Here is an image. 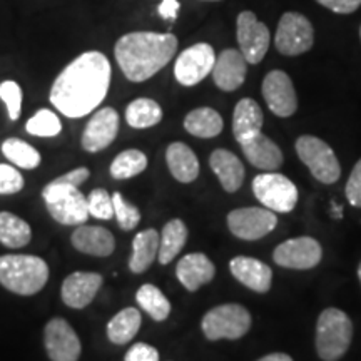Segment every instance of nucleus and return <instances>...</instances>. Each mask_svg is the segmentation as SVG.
<instances>
[{"instance_id": "nucleus-45", "label": "nucleus", "mask_w": 361, "mask_h": 361, "mask_svg": "<svg viewBox=\"0 0 361 361\" xmlns=\"http://www.w3.org/2000/svg\"><path fill=\"white\" fill-rule=\"evenodd\" d=\"M358 278H360V281H361V263L358 266Z\"/></svg>"}, {"instance_id": "nucleus-6", "label": "nucleus", "mask_w": 361, "mask_h": 361, "mask_svg": "<svg viewBox=\"0 0 361 361\" xmlns=\"http://www.w3.org/2000/svg\"><path fill=\"white\" fill-rule=\"evenodd\" d=\"M201 328L209 341L239 340L250 331L251 314L241 305H221L207 311Z\"/></svg>"}, {"instance_id": "nucleus-16", "label": "nucleus", "mask_w": 361, "mask_h": 361, "mask_svg": "<svg viewBox=\"0 0 361 361\" xmlns=\"http://www.w3.org/2000/svg\"><path fill=\"white\" fill-rule=\"evenodd\" d=\"M119 133V114L112 107H102L90 117L82 134V147L87 152H99L109 147Z\"/></svg>"}, {"instance_id": "nucleus-46", "label": "nucleus", "mask_w": 361, "mask_h": 361, "mask_svg": "<svg viewBox=\"0 0 361 361\" xmlns=\"http://www.w3.org/2000/svg\"><path fill=\"white\" fill-rule=\"evenodd\" d=\"M207 2H219V0H207Z\"/></svg>"}, {"instance_id": "nucleus-9", "label": "nucleus", "mask_w": 361, "mask_h": 361, "mask_svg": "<svg viewBox=\"0 0 361 361\" xmlns=\"http://www.w3.org/2000/svg\"><path fill=\"white\" fill-rule=\"evenodd\" d=\"M314 30L303 13H283L278 24L274 44L283 56H301L313 47Z\"/></svg>"}, {"instance_id": "nucleus-21", "label": "nucleus", "mask_w": 361, "mask_h": 361, "mask_svg": "<svg viewBox=\"0 0 361 361\" xmlns=\"http://www.w3.org/2000/svg\"><path fill=\"white\" fill-rule=\"evenodd\" d=\"M214 274L216 268L213 261L202 252L186 255L176 266V276L188 291H197L201 286L213 281Z\"/></svg>"}, {"instance_id": "nucleus-44", "label": "nucleus", "mask_w": 361, "mask_h": 361, "mask_svg": "<svg viewBox=\"0 0 361 361\" xmlns=\"http://www.w3.org/2000/svg\"><path fill=\"white\" fill-rule=\"evenodd\" d=\"M258 361H293V358L286 353H271V355L263 356V358Z\"/></svg>"}, {"instance_id": "nucleus-13", "label": "nucleus", "mask_w": 361, "mask_h": 361, "mask_svg": "<svg viewBox=\"0 0 361 361\" xmlns=\"http://www.w3.org/2000/svg\"><path fill=\"white\" fill-rule=\"evenodd\" d=\"M322 258V245L310 236L288 239L273 252L274 263L288 269H311L319 264Z\"/></svg>"}, {"instance_id": "nucleus-38", "label": "nucleus", "mask_w": 361, "mask_h": 361, "mask_svg": "<svg viewBox=\"0 0 361 361\" xmlns=\"http://www.w3.org/2000/svg\"><path fill=\"white\" fill-rule=\"evenodd\" d=\"M0 99L7 107V114L11 121H17L22 112V89L16 80H4L0 84Z\"/></svg>"}, {"instance_id": "nucleus-35", "label": "nucleus", "mask_w": 361, "mask_h": 361, "mask_svg": "<svg viewBox=\"0 0 361 361\" xmlns=\"http://www.w3.org/2000/svg\"><path fill=\"white\" fill-rule=\"evenodd\" d=\"M27 133L37 137H56L61 134L62 123L59 116L51 109H40L27 121Z\"/></svg>"}, {"instance_id": "nucleus-34", "label": "nucleus", "mask_w": 361, "mask_h": 361, "mask_svg": "<svg viewBox=\"0 0 361 361\" xmlns=\"http://www.w3.org/2000/svg\"><path fill=\"white\" fill-rule=\"evenodd\" d=\"M147 168V156L139 149H126L112 161L109 173L114 179H129Z\"/></svg>"}, {"instance_id": "nucleus-43", "label": "nucleus", "mask_w": 361, "mask_h": 361, "mask_svg": "<svg viewBox=\"0 0 361 361\" xmlns=\"http://www.w3.org/2000/svg\"><path fill=\"white\" fill-rule=\"evenodd\" d=\"M180 8L179 0H162L157 7V12L164 20H176L178 19V12Z\"/></svg>"}, {"instance_id": "nucleus-19", "label": "nucleus", "mask_w": 361, "mask_h": 361, "mask_svg": "<svg viewBox=\"0 0 361 361\" xmlns=\"http://www.w3.org/2000/svg\"><path fill=\"white\" fill-rule=\"evenodd\" d=\"M245 152L246 159L251 162L255 168L263 171H276L283 164V152L278 144L271 141L268 135L263 133H256L250 137L243 139L238 142Z\"/></svg>"}, {"instance_id": "nucleus-17", "label": "nucleus", "mask_w": 361, "mask_h": 361, "mask_svg": "<svg viewBox=\"0 0 361 361\" xmlns=\"http://www.w3.org/2000/svg\"><path fill=\"white\" fill-rule=\"evenodd\" d=\"M102 286V276L97 273L78 271L72 273L62 283L61 296L62 301L74 310H82L92 303L97 291Z\"/></svg>"}, {"instance_id": "nucleus-47", "label": "nucleus", "mask_w": 361, "mask_h": 361, "mask_svg": "<svg viewBox=\"0 0 361 361\" xmlns=\"http://www.w3.org/2000/svg\"><path fill=\"white\" fill-rule=\"evenodd\" d=\"M360 37H361V27H360Z\"/></svg>"}, {"instance_id": "nucleus-28", "label": "nucleus", "mask_w": 361, "mask_h": 361, "mask_svg": "<svg viewBox=\"0 0 361 361\" xmlns=\"http://www.w3.org/2000/svg\"><path fill=\"white\" fill-rule=\"evenodd\" d=\"M141 323V311L135 308H124L107 323V338L114 345H126L137 335Z\"/></svg>"}, {"instance_id": "nucleus-20", "label": "nucleus", "mask_w": 361, "mask_h": 361, "mask_svg": "<svg viewBox=\"0 0 361 361\" xmlns=\"http://www.w3.org/2000/svg\"><path fill=\"white\" fill-rule=\"evenodd\" d=\"M233 276L256 293H268L273 281V271L263 261L250 256H236L229 263Z\"/></svg>"}, {"instance_id": "nucleus-41", "label": "nucleus", "mask_w": 361, "mask_h": 361, "mask_svg": "<svg viewBox=\"0 0 361 361\" xmlns=\"http://www.w3.org/2000/svg\"><path fill=\"white\" fill-rule=\"evenodd\" d=\"M124 361H159V351L147 343H135L126 353Z\"/></svg>"}, {"instance_id": "nucleus-1", "label": "nucleus", "mask_w": 361, "mask_h": 361, "mask_svg": "<svg viewBox=\"0 0 361 361\" xmlns=\"http://www.w3.org/2000/svg\"><path fill=\"white\" fill-rule=\"evenodd\" d=\"M111 78L109 59L99 51L84 52L57 75L49 99L61 114L80 119L101 106L109 92Z\"/></svg>"}, {"instance_id": "nucleus-42", "label": "nucleus", "mask_w": 361, "mask_h": 361, "mask_svg": "<svg viewBox=\"0 0 361 361\" xmlns=\"http://www.w3.org/2000/svg\"><path fill=\"white\" fill-rule=\"evenodd\" d=\"M335 13H351L361 6V0H316Z\"/></svg>"}, {"instance_id": "nucleus-33", "label": "nucleus", "mask_w": 361, "mask_h": 361, "mask_svg": "<svg viewBox=\"0 0 361 361\" xmlns=\"http://www.w3.org/2000/svg\"><path fill=\"white\" fill-rule=\"evenodd\" d=\"M2 154L22 169H35L42 161L37 149L17 137H8L2 142Z\"/></svg>"}, {"instance_id": "nucleus-31", "label": "nucleus", "mask_w": 361, "mask_h": 361, "mask_svg": "<svg viewBox=\"0 0 361 361\" xmlns=\"http://www.w3.org/2000/svg\"><path fill=\"white\" fill-rule=\"evenodd\" d=\"M162 109L156 101L147 97H139L133 101L126 109V121L134 129H147L159 124Z\"/></svg>"}, {"instance_id": "nucleus-36", "label": "nucleus", "mask_w": 361, "mask_h": 361, "mask_svg": "<svg viewBox=\"0 0 361 361\" xmlns=\"http://www.w3.org/2000/svg\"><path fill=\"white\" fill-rule=\"evenodd\" d=\"M112 204H114V218L117 219V224L121 226V229L124 231H130L141 221V213L134 204H130L124 200V196L121 192L112 194Z\"/></svg>"}, {"instance_id": "nucleus-14", "label": "nucleus", "mask_w": 361, "mask_h": 361, "mask_svg": "<svg viewBox=\"0 0 361 361\" xmlns=\"http://www.w3.org/2000/svg\"><path fill=\"white\" fill-rule=\"evenodd\" d=\"M44 343L52 361H78L82 351L78 333L62 318H54L45 324Z\"/></svg>"}, {"instance_id": "nucleus-12", "label": "nucleus", "mask_w": 361, "mask_h": 361, "mask_svg": "<svg viewBox=\"0 0 361 361\" xmlns=\"http://www.w3.org/2000/svg\"><path fill=\"white\" fill-rule=\"evenodd\" d=\"M236 25L239 51L245 56L247 64H259L269 49V29L250 11L239 13Z\"/></svg>"}, {"instance_id": "nucleus-27", "label": "nucleus", "mask_w": 361, "mask_h": 361, "mask_svg": "<svg viewBox=\"0 0 361 361\" xmlns=\"http://www.w3.org/2000/svg\"><path fill=\"white\" fill-rule=\"evenodd\" d=\"M224 128L223 117L211 107H197L189 112L184 119V129L191 135L201 139H211L221 134Z\"/></svg>"}, {"instance_id": "nucleus-11", "label": "nucleus", "mask_w": 361, "mask_h": 361, "mask_svg": "<svg viewBox=\"0 0 361 361\" xmlns=\"http://www.w3.org/2000/svg\"><path fill=\"white\" fill-rule=\"evenodd\" d=\"M278 218L266 207H239L228 214V228L245 241H258L276 228Z\"/></svg>"}, {"instance_id": "nucleus-29", "label": "nucleus", "mask_w": 361, "mask_h": 361, "mask_svg": "<svg viewBox=\"0 0 361 361\" xmlns=\"http://www.w3.org/2000/svg\"><path fill=\"white\" fill-rule=\"evenodd\" d=\"M188 241V228L180 219H173L164 226L159 243V263L169 264L179 255Z\"/></svg>"}, {"instance_id": "nucleus-10", "label": "nucleus", "mask_w": 361, "mask_h": 361, "mask_svg": "<svg viewBox=\"0 0 361 361\" xmlns=\"http://www.w3.org/2000/svg\"><path fill=\"white\" fill-rule=\"evenodd\" d=\"M216 62L214 49L209 44L200 42L179 54L174 64V78L180 85L192 87L213 72Z\"/></svg>"}, {"instance_id": "nucleus-15", "label": "nucleus", "mask_w": 361, "mask_h": 361, "mask_svg": "<svg viewBox=\"0 0 361 361\" xmlns=\"http://www.w3.org/2000/svg\"><path fill=\"white\" fill-rule=\"evenodd\" d=\"M263 97L269 111L278 117H290L298 109V97L290 75L283 71H271L263 80Z\"/></svg>"}, {"instance_id": "nucleus-26", "label": "nucleus", "mask_w": 361, "mask_h": 361, "mask_svg": "<svg viewBox=\"0 0 361 361\" xmlns=\"http://www.w3.org/2000/svg\"><path fill=\"white\" fill-rule=\"evenodd\" d=\"M159 233L156 229H144L135 234L133 241V256L129 259V269L135 274H141L154 263L159 255Z\"/></svg>"}, {"instance_id": "nucleus-5", "label": "nucleus", "mask_w": 361, "mask_h": 361, "mask_svg": "<svg viewBox=\"0 0 361 361\" xmlns=\"http://www.w3.org/2000/svg\"><path fill=\"white\" fill-rule=\"evenodd\" d=\"M42 197L49 214L64 226H80L89 219L87 197L79 188L67 184L61 178L54 179L44 188Z\"/></svg>"}, {"instance_id": "nucleus-23", "label": "nucleus", "mask_w": 361, "mask_h": 361, "mask_svg": "<svg viewBox=\"0 0 361 361\" xmlns=\"http://www.w3.org/2000/svg\"><path fill=\"white\" fill-rule=\"evenodd\" d=\"M209 166L213 173L218 176L224 191L234 192L241 188L243 180H245V166L231 151L216 149L209 157Z\"/></svg>"}, {"instance_id": "nucleus-39", "label": "nucleus", "mask_w": 361, "mask_h": 361, "mask_svg": "<svg viewBox=\"0 0 361 361\" xmlns=\"http://www.w3.org/2000/svg\"><path fill=\"white\" fill-rule=\"evenodd\" d=\"M24 188V178L13 166L0 164V194H16Z\"/></svg>"}, {"instance_id": "nucleus-2", "label": "nucleus", "mask_w": 361, "mask_h": 361, "mask_svg": "<svg viewBox=\"0 0 361 361\" xmlns=\"http://www.w3.org/2000/svg\"><path fill=\"white\" fill-rule=\"evenodd\" d=\"M178 51L174 34L129 32L116 42L114 56L130 82H144L169 64Z\"/></svg>"}, {"instance_id": "nucleus-7", "label": "nucleus", "mask_w": 361, "mask_h": 361, "mask_svg": "<svg viewBox=\"0 0 361 361\" xmlns=\"http://www.w3.org/2000/svg\"><path fill=\"white\" fill-rule=\"evenodd\" d=\"M252 191L256 200L266 209L273 213H291L298 202V189L295 183L284 174L266 171L263 174L255 176L252 179Z\"/></svg>"}, {"instance_id": "nucleus-22", "label": "nucleus", "mask_w": 361, "mask_h": 361, "mask_svg": "<svg viewBox=\"0 0 361 361\" xmlns=\"http://www.w3.org/2000/svg\"><path fill=\"white\" fill-rule=\"evenodd\" d=\"M72 246L90 256H111L116 250V239L111 231L101 226H78L72 233Z\"/></svg>"}, {"instance_id": "nucleus-8", "label": "nucleus", "mask_w": 361, "mask_h": 361, "mask_svg": "<svg viewBox=\"0 0 361 361\" xmlns=\"http://www.w3.org/2000/svg\"><path fill=\"white\" fill-rule=\"evenodd\" d=\"M296 152L308 166L311 174L323 184H333L340 179L341 166L338 157L326 142L316 135H301L296 141Z\"/></svg>"}, {"instance_id": "nucleus-24", "label": "nucleus", "mask_w": 361, "mask_h": 361, "mask_svg": "<svg viewBox=\"0 0 361 361\" xmlns=\"http://www.w3.org/2000/svg\"><path fill=\"white\" fill-rule=\"evenodd\" d=\"M166 162H168L171 174L179 183H192L200 174V161H197L192 149L184 142L169 144L168 151H166Z\"/></svg>"}, {"instance_id": "nucleus-40", "label": "nucleus", "mask_w": 361, "mask_h": 361, "mask_svg": "<svg viewBox=\"0 0 361 361\" xmlns=\"http://www.w3.org/2000/svg\"><path fill=\"white\" fill-rule=\"evenodd\" d=\"M346 197L351 206L361 207V159L355 164L348 183H346Z\"/></svg>"}, {"instance_id": "nucleus-25", "label": "nucleus", "mask_w": 361, "mask_h": 361, "mask_svg": "<svg viewBox=\"0 0 361 361\" xmlns=\"http://www.w3.org/2000/svg\"><path fill=\"white\" fill-rule=\"evenodd\" d=\"M263 121L264 116L259 104L250 97L241 99L236 104V107H234L233 114V134L236 141L241 142L243 139L250 137V135L256 133H261Z\"/></svg>"}, {"instance_id": "nucleus-3", "label": "nucleus", "mask_w": 361, "mask_h": 361, "mask_svg": "<svg viewBox=\"0 0 361 361\" xmlns=\"http://www.w3.org/2000/svg\"><path fill=\"white\" fill-rule=\"evenodd\" d=\"M49 279V266L32 255L0 256V284L20 296H32L44 290Z\"/></svg>"}, {"instance_id": "nucleus-32", "label": "nucleus", "mask_w": 361, "mask_h": 361, "mask_svg": "<svg viewBox=\"0 0 361 361\" xmlns=\"http://www.w3.org/2000/svg\"><path fill=\"white\" fill-rule=\"evenodd\" d=\"M135 300H137L142 311H146L154 322H164L171 314L169 300L154 284H142L135 293Z\"/></svg>"}, {"instance_id": "nucleus-37", "label": "nucleus", "mask_w": 361, "mask_h": 361, "mask_svg": "<svg viewBox=\"0 0 361 361\" xmlns=\"http://www.w3.org/2000/svg\"><path fill=\"white\" fill-rule=\"evenodd\" d=\"M89 214L92 218L109 221L114 218V204H112V196L106 189H94L87 196Z\"/></svg>"}, {"instance_id": "nucleus-18", "label": "nucleus", "mask_w": 361, "mask_h": 361, "mask_svg": "<svg viewBox=\"0 0 361 361\" xmlns=\"http://www.w3.org/2000/svg\"><path fill=\"white\" fill-rule=\"evenodd\" d=\"M247 72V61L241 51L236 49H224L216 57L213 67V80L221 90L233 92L245 84Z\"/></svg>"}, {"instance_id": "nucleus-4", "label": "nucleus", "mask_w": 361, "mask_h": 361, "mask_svg": "<svg viewBox=\"0 0 361 361\" xmlns=\"http://www.w3.org/2000/svg\"><path fill=\"white\" fill-rule=\"evenodd\" d=\"M353 338V323L345 311L326 308L316 324V351L323 361H338L346 353Z\"/></svg>"}, {"instance_id": "nucleus-30", "label": "nucleus", "mask_w": 361, "mask_h": 361, "mask_svg": "<svg viewBox=\"0 0 361 361\" xmlns=\"http://www.w3.org/2000/svg\"><path fill=\"white\" fill-rule=\"evenodd\" d=\"M32 239L29 223L12 213H0V243L4 246L12 247H24Z\"/></svg>"}]
</instances>
